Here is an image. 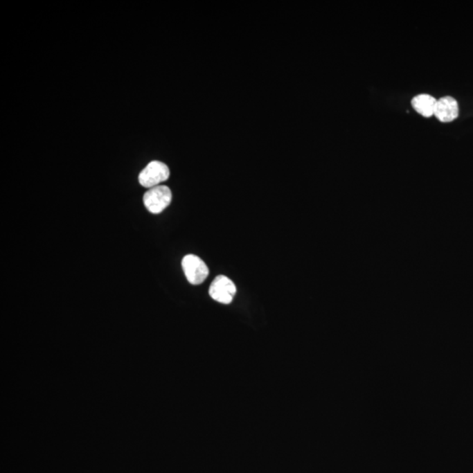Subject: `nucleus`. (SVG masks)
Here are the masks:
<instances>
[{
	"mask_svg": "<svg viewBox=\"0 0 473 473\" xmlns=\"http://www.w3.org/2000/svg\"><path fill=\"white\" fill-rule=\"evenodd\" d=\"M170 168L163 162L154 161L150 162L139 175L141 186L154 188L167 181L170 177Z\"/></svg>",
	"mask_w": 473,
	"mask_h": 473,
	"instance_id": "nucleus-2",
	"label": "nucleus"
},
{
	"mask_svg": "<svg viewBox=\"0 0 473 473\" xmlns=\"http://www.w3.org/2000/svg\"><path fill=\"white\" fill-rule=\"evenodd\" d=\"M185 276L188 282L192 285H199L203 283L208 276H209V269L204 261L199 257L194 254H188L181 261Z\"/></svg>",
	"mask_w": 473,
	"mask_h": 473,
	"instance_id": "nucleus-3",
	"label": "nucleus"
},
{
	"mask_svg": "<svg viewBox=\"0 0 473 473\" xmlns=\"http://www.w3.org/2000/svg\"><path fill=\"white\" fill-rule=\"evenodd\" d=\"M436 99L428 94L418 95L412 99V107L419 114L425 118L434 116Z\"/></svg>",
	"mask_w": 473,
	"mask_h": 473,
	"instance_id": "nucleus-6",
	"label": "nucleus"
},
{
	"mask_svg": "<svg viewBox=\"0 0 473 473\" xmlns=\"http://www.w3.org/2000/svg\"><path fill=\"white\" fill-rule=\"evenodd\" d=\"M237 287L233 280L224 276H218L215 278L210 287V296L216 302L229 304L233 302Z\"/></svg>",
	"mask_w": 473,
	"mask_h": 473,
	"instance_id": "nucleus-4",
	"label": "nucleus"
},
{
	"mask_svg": "<svg viewBox=\"0 0 473 473\" xmlns=\"http://www.w3.org/2000/svg\"><path fill=\"white\" fill-rule=\"evenodd\" d=\"M171 201L170 188L164 185L150 188L143 197L145 208L153 214L162 213L171 204Z\"/></svg>",
	"mask_w": 473,
	"mask_h": 473,
	"instance_id": "nucleus-1",
	"label": "nucleus"
},
{
	"mask_svg": "<svg viewBox=\"0 0 473 473\" xmlns=\"http://www.w3.org/2000/svg\"><path fill=\"white\" fill-rule=\"evenodd\" d=\"M458 105L455 98L445 97L436 102L434 116L443 123H449L458 117Z\"/></svg>",
	"mask_w": 473,
	"mask_h": 473,
	"instance_id": "nucleus-5",
	"label": "nucleus"
}]
</instances>
